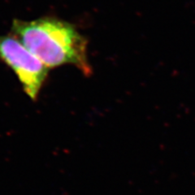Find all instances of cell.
<instances>
[{
    "label": "cell",
    "mask_w": 195,
    "mask_h": 195,
    "mask_svg": "<svg viewBox=\"0 0 195 195\" xmlns=\"http://www.w3.org/2000/svg\"><path fill=\"white\" fill-rule=\"evenodd\" d=\"M0 60L12 68L32 100L38 97L49 68L13 35H0Z\"/></svg>",
    "instance_id": "2"
},
{
    "label": "cell",
    "mask_w": 195,
    "mask_h": 195,
    "mask_svg": "<svg viewBox=\"0 0 195 195\" xmlns=\"http://www.w3.org/2000/svg\"><path fill=\"white\" fill-rule=\"evenodd\" d=\"M12 35L49 69L63 65L76 67L84 76L93 72L88 58V39L74 25L53 16L34 21L13 20Z\"/></svg>",
    "instance_id": "1"
}]
</instances>
